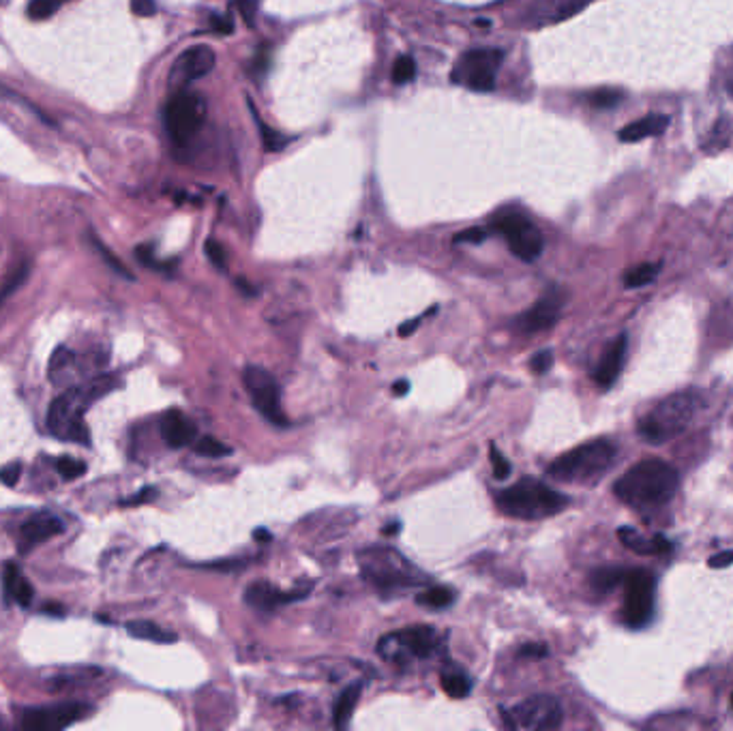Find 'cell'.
<instances>
[{
  "instance_id": "6da1fadb",
  "label": "cell",
  "mask_w": 733,
  "mask_h": 731,
  "mask_svg": "<svg viewBox=\"0 0 733 731\" xmlns=\"http://www.w3.org/2000/svg\"><path fill=\"white\" fill-rule=\"evenodd\" d=\"M678 483V472L669 463L661 459H646L616 480L614 494L637 510L658 509L673 498Z\"/></svg>"
},
{
  "instance_id": "7a4b0ae2",
  "label": "cell",
  "mask_w": 733,
  "mask_h": 731,
  "mask_svg": "<svg viewBox=\"0 0 733 731\" xmlns=\"http://www.w3.org/2000/svg\"><path fill=\"white\" fill-rule=\"evenodd\" d=\"M495 504L502 513L512 519L536 521L562 513L567 509L568 498L541 480L521 478L511 487L500 489L495 494Z\"/></svg>"
},
{
  "instance_id": "3957f363",
  "label": "cell",
  "mask_w": 733,
  "mask_h": 731,
  "mask_svg": "<svg viewBox=\"0 0 733 731\" xmlns=\"http://www.w3.org/2000/svg\"><path fill=\"white\" fill-rule=\"evenodd\" d=\"M616 462V446L607 440H592L564 453L552 466L547 474L560 483L590 485L603 478L607 470Z\"/></svg>"
},
{
  "instance_id": "277c9868",
  "label": "cell",
  "mask_w": 733,
  "mask_h": 731,
  "mask_svg": "<svg viewBox=\"0 0 733 731\" xmlns=\"http://www.w3.org/2000/svg\"><path fill=\"white\" fill-rule=\"evenodd\" d=\"M697 399L690 393H678L663 399L650 414L639 422V436L646 442L663 444L682 433L693 421Z\"/></svg>"
},
{
  "instance_id": "5b68a950",
  "label": "cell",
  "mask_w": 733,
  "mask_h": 731,
  "mask_svg": "<svg viewBox=\"0 0 733 731\" xmlns=\"http://www.w3.org/2000/svg\"><path fill=\"white\" fill-rule=\"evenodd\" d=\"M88 406H91V401H88L82 386H69L52 401L48 410V430L59 440L88 444L91 442V433H88L82 419Z\"/></svg>"
},
{
  "instance_id": "8992f818",
  "label": "cell",
  "mask_w": 733,
  "mask_h": 731,
  "mask_svg": "<svg viewBox=\"0 0 733 731\" xmlns=\"http://www.w3.org/2000/svg\"><path fill=\"white\" fill-rule=\"evenodd\" d=\"M439 650H442V635L433 626L427 624L397 631V633L382 637L378 644L380 655L384 659L397 663L410 659V656H415V659H431Z\"/></svg>"
},
{
  "instance_id": "52a82bcc",
  "label": "cell",
  "mask_w": 733,
  "mask_h": 731,
  "mask_svg": "<svg viewBox=\"0 0 733 731\" xmlns=\"http://www.w3.org/2000/svg\"><path fill=\"white\" fill-rule=\"evenodd\" d=\"M360 566L365 577L384 592L416 583L412 564L392 550H369L360 560Z\"/></svg>"
},
{
  "instance_id": "ba28073f",
  "label": "cell",
  "mask_w": 733,
  "mask_h": 731,
  "mask_svg": "<svg viewBox=\"0 0 733 731\" xmlns=\"http://www.w3.org/2000/svg\"><path fill=\"white\" fill-rule=\"evenodd\" d=\"M206 116V103L197 92L181 91L167 101L164 120L170 138L176 144H187L196 138Z\"/></svg>"
},
{
  "instance_id": "9c48e42d",
  "label": "cell",
  "mask_w": 733,
  "mask_h": 731,
  "mask_svg": "<svg viewBox=\"0 0 733 731\" xmlns=\"http://www.w3.org/2000/svg\"><path fill=\"white\" fill-rule=\"evenodd\" d=\"M502 54L500 50H470L455 65L450 80L455 84L470 88L476 92H491L495 88V77L500 71Z\"/></svg>"
},
{
  "instance_id": "30bf717a",
  "label": "cell",
  "mask_w": 733,
  "mask_h": 731,
  "mask_svg": "<svg viewBox=\"0 0 733 731\" xmlns=\"http://www.w3.org/2000/svg\"><path fill=\"white\" fill-rule=\"evenodd\" d=\"M564 712L556 697L536 695L517 703L509 710H502V720L511 729L523 731H549L562 725Z\"/></svg>"
},
{
  "instance_id": "8fae6325",
  "label": "cell",
  "mask_w": 733,
  "mask_h": 731,
  "mask_svg": "<svg viewBox=\"0 0 733 731\" xmlns=\"http://www.w3.org/2000/svg\"><path fill=\"white\" fill-rule=\"evenodd\" d=\"M624 605H622V620L631 629H641L650 623L654 612V592L656 579L646 568L626 571L624 575Z\"/></svg>"
},
{
  "instance_id": "7c38bea8",
  "label": "cell",
  "mask_w": 733,
  "mask_h": 731,
  "mask_svg": "<svg viewBox=\"0 0 733 731\" xmlns=\"http://www.w3.org/2000/svg\"><path fill=\"white\" fill-rule=\"evenodd\" d=\"M494 228L506 238L512 255H517L523 262H534L541 258L544 247L543 234L526 215L517 211L500 213L494 219Z\"/></svg>"
},
{
  "instance_id": "4fadbf2b",
  "label": "cell",
  "mask_w": 733,
  "mask_h": 731,
  "mask_svg": "<svg viewBox=\"0 0 733 731\" xmlns=\"http://www.w3.org/2000/svg\"><path fill=\"white\" fill-rule=\"evenodd\" d=\"M243 382L251 401H254L255 410L266 421H270L272 425L286 427L287 419L284 416V412H281L279 384H277L275 375L266 372L264 367H258V365H247L243 372Z\"/></svg>"
},
{
  "instance_id": "5bb4252c",
  "label": "cell",
  "mask_w": 733,
  "mask_h": 731,
  "mask_svg": "<svg viewBox=\"0 0 733 731\" xmlns=\"http://www.w3.org/2000/svg\"><path fill=\"white\" fill-rule=\"evenodd\" d=\"M86 710L88 708L82 706V703H60V706L28 710V712L24 714L22 727L26 731L65 729L76 723V720L84 719V712H86Z\"/></svg>"
},
{
  "instance_id": "9a60e30c",
  "label": "cell",
  "mask_w": 733,
  "mask_h": 731,
  "mask_svg": "<svg viewBox=\"0 0 733 731\" xmlns=\"http://www.w3.org/2000/svg\"><path fill=\"white\" fill-rule=\"evenodd\" d=\"M217 56L208 45H193L178 56L174 67H172L170 82L172 86H185L189 82L200 80L213 71Z\"/></svg>"
},
{
  "instance_id": "2e32d148",
  "label": "cell",
  "mask_w": 733,
  "mask_h": 731,
  "mask_svg": "<svg viewBox=\"0 0 733 731\" xmlns=\"http://www.w3.org/2000/svg\"><path fill=\"white\" fill-rule=\"evenodd\" d=\"M564 299H567V296H564L562 290H549L532 309H528L523 316H520L517 324H520L521 331L530 335V333H543L547 331V328H552L553 324L558 322L560 311H562L564 307Z\"/></svg>"
},
{
  "instance_id": "e0dca14e",
  "label": "cell",
  "mask_w": 733,
  "mask_h": 731,
  "mask_svg": "<svg viewBox=\"0 0 733 731\" xmlns=\"http://www.w3.org/2000/svg\"><path fill=\"white\" fill-rule=\"evenodd\" d=\"M309 590H290V592H284V590L270 586V583H254L245 590V603L249 607L258 609V612H272L279 605L292 603L296 598H305Z\"/></svg>"
},
{
  "instance_id": "ac0fdd59",
  "label": "cell",
  "mask_w": 733,
  "mask_h": 731,
  "mask_svg": "<svg viewBox=\"0 0 733 731\" xmlns=\"http://www.w3.org/2000/svg\"><path fill=\"white\" fill-rule=\"evenodd\" d=\"M161 436H164V440L170 448H182L196 442L197 427L196 422H193L189 416L182 414V412L170 410L164 419H161Z\"/></svg>"
},
{
  "instance_id": "d6986e66",
  "label": "cell",
  "mask_w": 733,
  "mask_h": 731,
  "mask_svg": "<svg viewBox=\"0 0 733 731\" xmlns=\"http://www.w3.org/2000/svg\"><path fill=\"white\" fill-rule=\"evenodd\" d=\"M65 532V526L59 517L50 515V513H39L35 515L33 519H28L22 526V542H20V551L26 553L30 547H36L39 542L52 539V536H59Z\"/></svg>"
},
{
  "instance_id": "ffe728a7",
  "label": "cell",
  "mask_w": 733,
  "mask_h": 731,
  "mask_svg": "<svg viewBox=\"0 0 733 731\" xmlns=\"http://www.w3.org/2000/svg\"><path fill=\"white\" fill-rule=\"evenodd\" d=\"M626 346H628L626 335H620L609 348H607V352L603 354V358H600V363L596 365L594 380L600 389L607 390L617 378H620V372H622V367H624V360H626Z\"/></svg>"
},
{
  "instance_id": "44dd1931",
  "label": "cell",
  "mask_w": 733,
  "mask_h": 731,
  "mask_svg": "<svg viewBox=\"0 0 733 731\" xmlns=\"http://www.w3.org/2000/svg\"><path fill=\"white\" fill-rule=\"evenodd\" d=\"M667 127H669V116H663V114H650V116H643V118L635 120V123L626 125V127L622 129L617 135H620L622 142L631 144V142H639V140H643V138H652V135H661Z\"/></svg>"
},
{
  "instance_id": "7402d4cb",
  "label": "cell",
  "mask_w": 733,
  "mask_h": 731,
  "mask_svg": "<svg viewBox=\"0 0 733 731\" xmlns=\"http://www.w3.org/2000/svg\"><path fill=\"white\" fill-rule=\"evenodd\" d=\"M617 536H620V541L624 542L628 550L639 553V556H652V553H665L672 550V545H669V541L665 536L656 534L654 539H646V536L639 534L635 527H620Z\"/></svg>"
},
{
  "instance_id": "603a6c76",
  "label": "cell",
  "mask_w": 733,
  "mask_h": 731,
  "mask_svg": "<svg viewBox=\"0 0 733 731\" xmlns=\"http://www.w3.org/2000/svg\"><path fill=\"white\" fill-rule=\"evenodd\" d=\"M48 369H50L48 378L52 380V384L67 386V389H69V386L73 384V380H76V375H77L76 354H73L71 349H67V348H59L54 354H52Z\"/></svg>"
},
{
  "instance_id": "cb8c5ba5",
  "label": "cell",
  "mask_w": 733,
  "mask_h": 731,
  "mask_svg": "<svg viewBox=\"0 0 733 731\" xmlns=\"http://www.w3.org/2000/svg\"><path fill=\"white\" fill-rule=\"evenodd\" d=\"M4 597L7 600H15L20 607H28L33 603L35 588L26 582L18 564H7L4 568Z\"/></svg>"
},
{
  "instance_id": "d4e9b609",
  "label": "cell",
  "mask_w": 733,
  "mask_h": 731,
  "mask_svg": "<svg viewBox=\"0 0 733 731\" xmlns=\"http://www.w3.org/2000/svg\"><path fill=\"white\" fill-rule=\"evenodd\" d=\"M127 633L135 639H146V641H157V644H172L178 637L172 633V631L164 629V626L149 623V620H133V623H127Z\"/></svg>"
},
{
  "instance_id": "484cf974",
  "label": "cell",
  "mask_w": 733,
  "mask_h": 731,
  "mask_svg": "<svg viewBox=\"0 0 733 731\" xmlns=\"http://www.w3.org/2000/svg\"><path fill=\"white\" fill-rule=\"evenodd\" d=\"M439 682H442L444 693H447L450 699H463L472 691V680H470V676L465 671L457 670V667L444 670L442 676H439Z\"/></svg>"
},
{
  "instance_id": "4316f807",
  "label": "cell",
  "mask_w": 733,
  "mask_h": 731,
  "mask_svg": "<svg viewBox=\"0 0 733 731\" xmlns=\"http://www.w3.org/2000/svg\"><path fill=\"white\" fill-rule=\"evenodd\" d=\"M360 691H363V687H360V684H354V687H348L342 693L337 706H334V727L337 729H343L345 725L350 723L356 706H358Z\"/></svg>"
},
{
  "instance_id": "83f0119b",
  "label": "cell",
  "mask_w": 733,
  "mask_h": 731,
  "mask_svg": "<svg viewBox=\"0 0 733 731\" xmlns=\"http://www.w3.org/2000/svg\"><path fill=\"white\" fill-rule=\"evenodd\" d=\"M416 603L429 609H447L448 605L455 603V590L447 586L429 588L416 597Z\"/></svg>"
},
{
  "instance_id": "f1b7e54d",
  "label": "cell",
  "mask_w": 733,
  "mask_h": 731,
  "mask_svg": "<svg viewBox=\"0 0 733 731\" xmlns=\"http://www.w3.org/2000/svg\"><path fill=\"white\" fill-rule=\"evenodd\" d=\"M84 393H86L88 401H97L101 399V397H106L112 393V390L118 389V378L117 375H109V374H103V375H97V378H93L91 382L82 386Z\"/></svg>"
},
{
  "instance_id": "f546056e",
  "label": "cell",
  "mask_w": 733,
  "mask_h": 731,
  "mask_svg": "<svg viewBox=\"0 0 733 731\" xmlns=\"http://www.w3.org/2000/svg\"><path fill=\"white\" fill-rule=\"evenodd\" d=\"M626 571L622 568H600V571L592 573V586H594L596 592H609L614 590L617 583L624 582Z\"/></svg>"
},
{
  "instance_id": "4dcf8cb0",
  "label": "cell",
  "mask_w": 733,
  "mask_h": 731,
  "mask_svg": "<svg viewBox=\"0 0 733 731\" xmlns=\"http://www.w3.org/2000/svg\"><path fill=\"white\" fill-rule=\"evenodd\" d=\"M658 270H661V264H641L635 266L632 270H628L624 277V285L626 288H643V285L652 284L656 279Z\"/></svg>"
},
{
  "instance_id": "1f68e13d",
  "label": "cell",
  "mask_w": 733,
  "mask_h": 731,
  "mask_svg": "<svg viewBox=\"0 0 733 731\" xmlns=\"http://www.w3.org/2000/svg\"><path fill=\"white\" fill-rule=\"evenodd\" d=\"M193 451L202 457H225L232 453V448L225 446V444L222 440H217V438L204 436L200 438V440L193 442Z\"/></svg>"
},
{
  "instance_id": "d6a6232c",
  "label": "cell",
  "mask_w": 733,
  "mask_h": 731,
  "mask_svg": "<svg viewBox=\"0 0 733 731\" xmlns=\"http://www.w3.org/2000/svg\"><path fill=\"white\" fill-rule=\"evenodd\" d=\"M416 76V62L412 56H399L392 67V80L395 84H407V82L415 80Z\"/></svg>"
},
{
  "instance_id": "836d02e7",
  "label": "cell",
  "mask_w": 733,
  "mask_h": 731,
  "mask_svg": "<svg viewBox=\"0 0 733 731\" xmlns=\"http://www.w3.org/2000/svg\"><path fill=\"white\" fill-rule=\"evenodd\" d=\"M62 0H30L28 18L30 20H48L59 12Z\"/></svg>"
},
{
  "instance_id": "e575fe53",
  "label": "cell",
  "mask_w": 733,
  "mask_h": 731,
  "mask_svg": "<svg viewBox=\"0 0 733 731\" xmlns=\"http://www.w3.org/2000/svg\"><path fill=\"white\" fill-rule=\"evenodd\" d=\"M56 470H59V474L65 480H76L84 477V472H86V463L80 462V459H73V457H60L59 462H56Z\"/></svg>"
},
{
  "instance_id": "d590c367",
  "label": "cell",
  "mask_w": 733,
  "mask_h": 731,
  "mask_svg": "<svg viewBox=\"0 0 733 731\" xmlns=\"http://www.w3.org/2000/svg\"><path fill=\"white\" fill-rule=\"evenodd\" d=\"M622 97H624V95H622V92H616V91H596L588 97V101L592 103V108L611 109L622 101Z\"/></svg>"
},
{
  "instance_id": "8d00e7d4",
  "label": "cell",
  "mask_w": 733,
  "mask_h": 731,
  "mask_svg": "<svg viewBox=\"0 0 733 731\" xmlns=\"http://www.w3.org/2000/svg\"><path fill=\"white\" fill-rule=\"evenodd\" d=\"M489 453H491V470H494V478H497V480L509 478L511 472H512V466H511L509 459H506L504 453L497 451L495 446H491Z\"/></svg>"
},
{
  "instance_id": "74e56055",
  "label": "cell",
  "mask_w": 733,
  "mask_h": 731,
  "mask_svg": "<svg viewBox=\"0 0 733 731\" xmlns=\"http://www.w3.org/2000/svg\"><path fill=\"white\" fill-rule=\"evenodd\" d=\"M260 132H262V142H264L266 150H281L287 144L286 135H281L275 129L266 127V125L260 123Z\"/></svg>"
},
{
  "instance_id": "f35d334b",
  "label": "cell",
  "mask_w": 733,
  "mask_h": 731,
  "mask_svg": "<svg viewBox=\"0 0 733 731\" xmlns=\"http://www.w3.org/2000/svg\"><path fill=\"white\" fill-rule=\"evenodd\" d=\"M93 245H95V247H97V252L103 255V260H106V262H108L109 266H112V269H114V270H117V273H118V275H123V277H125V279H133V275H131V273H129V270H127V269H125V264H123V262H120V260H118V258H114V255H112V253H109V249L106 247V245H103V243H101V240L93 238Z\"/></svg>"
},
{
  "instance_id": "ab89813d",
  "label": "cell",
  "mask_w": 733,
  "mask_h": 731,
  "mask_svg": "<svg viewBox=\"0 0 733 731\" xmlns=\"http://www.w3.org/2000/svg\"><path fill=\"white\" fill-rule=\"evenodd\" d=\"M552 365H553V354H552V349H543V352H536L532 357V360H530V369H532V374H536V375H544L549 372V369H552Z\"/></svg>"
},
{
  "instance_id": "60d3db41",
  "label": "cell",
  "mask_w": 733,
  "mask_h": 731,
  "mask_svg": "<svg viewBox=\"0 0 733 731\" xmlns=\"http://www.w3.org/2000/svg\"><path fill=\"white\" fill-rule=\"evenodd\" d=\"M269 62H270V50L269 45L266 48H260L258 54L251 60V76H266L269 71Z\"/></svg>"
},
{
  "instance_id": "b9f144b4",
  "label": "cell",
  "mask_w": 733,
  "mask_h": 731,
  "mask_svg": "<svg viewBox=\"0 0 733 731\" xmlns=\"http://www.w3.org/2000/svg\"><path fill=\"white\" fill-rule=\"evenodd\" d=\"M20 474H22V463H9L0 470V483L7 485V487H15V483L20 480Z\"/></svg>"
},
{
  "instance_id": "7bdbcfd3",
  "label": "cell",
  "mask_w": 733,
  "mask_h": 731,
  "mask_svg": "<svg viewBox=\"0 0 733 731\" xmlns=\"http://www.w3.org/2000/svg\"><path fill=\"white\" fill-rule=\"evenodd\" d=\"M206 255H208V260H211V262L217 266V269H223L225 266V252H223V247L222 245L217 243V240H206Z\"/></svg>"
},
{
  "instance_id": "ee69618b",
  "label": "cell",
  "mask_w": 733,
  "mask_h": 731,
  "mask_svg": "<svg viewBox=\"0 0 733 731\" xmlns=\"http://www.w3.org/2000/svg\"><path fill=\"white\" fill-rule=\"evenodd\" d=\"M131 12L140 18H150L157 13V3L155 0H131Z\"/></svg>"
},
{
  "instance_id": "f6af8a7d",
  "label": "cell",
  "mask_w": 733,
  "mask_h": 731,
  "mask_svg": "<svg viewBox=\"0 0 733 731\" xmlns=\"http://www.w3.org/2000/svg\"><path fill=\"white\" fill-rule=\"evenodd\" d=\"M157 495V489L155 487H144L142 492H138L135 495H131V498L123 500V506H138V504H144V502H150Z\"/></svg>"
},
{
  "instance_id": "bcb514c9",
  "label": "cell",
  "mask_w": 733,
  "mask_h": 731,
  "mask_svg": "<svg viewBox=\"0 0 733 731\" xmlns=\"http://www.w3.org/2000/svg\"><path fill=\"white\" fill-rule=\"evenodd\" d=\"M489 237V234H487V229H468V232H462V234H457V237H455V243H474V245H479V243H483V240Z\"/></svg>"
},
{
  "instance_id": "7dc6e473",
  "label": "cell",
  "mask_w": 733,
  "mask_h": 731,
  "mask_svg": "<svg viewBox=\"0 0 733 731\" xmlns=\"http://www.w3.org/2000/svg\"><path fill=\"white\" fill-rule=\"evenodd\" d=\"M521 659H543L547 656V646L544 644H526L520 650Z\"/></svg>"
},
{
  "instance_id": "c3c4849f",
  "label": "cell",
  "mask_w": 733,
  "mask_h": 731,
  "mask_svg": "<svg viewBox=\"0 0 733 731\" xmlns=\"http://www.w3.org/2000/svg\"><path fill=\"white\" fill-rule=\"evenodd\" d=\"M213 24H214V30H219V33L228 35V33H232V30H234L232 15H223V18H219V15H214Z\"/></svg>"
},
{
  "instance_id": "681fc988",
  "label": "cell",
  "mask_w": 733,
  "mask_h": 731,
  "mask_svg": "<svg viewBox=\"0 0 733 731\" xmlns=\"http://www.w3.org/2000/svg\"><path fill=\"white\" fill-rule=\"evenodd\" d=\"M729 564H733V551H722L710 558L712 568H725V566H729Z\"/></svg>"
},
{
  "instance_id": "f907efd6",
  "label": "cell",
  "mask_w": 733,
  "mask_h": 731,
  "mask_svg": "<svg viewBox=\"0 0 733 731\" xmlns=\"http://www.w3.org/2000/svg\"><path fill=\"white\" fill-rule=\"evenodd\" d=\"M238 9H240V13H243L245 22L251 24V20H254V9H255L254 0H238Z\"/></svg>"
},
{
  "instance_id": "816d5d0a",
  "label": "cell",
  "mask_w": 733,
  "mask_h": 731,
  "mask_svg": "<svg viewBox=\"0 0 733 731\" xmlns=\"http://www.w3.org/2000/svg\"><path fill=\"white\" fill-rule=\"evenodd\" d=\"M421 322H423V316L412 317L410 322H407V324H403V326H399V335H401V337H410L412 333H415L416 328L421 326Z\"/></svg>"
},
{
  "instance_id": "f5cc1de1",
  "label": "cell",
  "mask_w": 733,
  "mask_h": 731,
  "mask_svg": "<svg viewBox=\"0 0 733 731\" xmlns=\"http://www.w3.org/2000/svg\"><path fill=\"white\" fill-rule=\"evenodd\" d=\"M407 390H410V382H407V380H401V382H395V386H392V393L397 397L407 395Z\"/></svg>"
},
{
  "instance_id": "db71d44e",
  "label": "cell",
  "mask_w": 733,
  "mask_h": 731,
  "mask_svg": "<svg viewBox=\"0 0 733 731\" xmlns=\"http://www.w3.org/2000/svg\"><path fill=\"white\" fill-rule=\"evenodd\" d=\"M65 609L60 607V605H45L44 607V614H50V615H62Z\"/></svg>"
},
{
  "instance_id": "11a10c76",
  "label": "cell",
  "mask_w": 733,
  "mask_h": 731,
  "mask_svg": "<svg viewBox=\"0 0 733 731\" xmlns=\"http://www.w3.org/2000/svg\"><path fill=\"white\" fill-rule=\"evenodd\" d=\"M237 285H238V290H243V292H245V294H249V296H254V294H255V290L251 288V284H247V281L238 279V281H237Z\"/></svg>"
},
{
  "instance_id": "9f6ffc18",
  "label": "cell",
  "mask_w": 733,
  "mask_h": 731,
  "mask_svg": "<svg viewBox=\"0 0 733 731\" xmlns=\"http://www.w3.org/2000/svg\"><path fill=\"white\" fill-rule=\"evenodd\" d=\"M254 539H258V541H270V532L264 530V527H260V530L254 532Z\"/></svg>"
},
{
  "instance_id": "6f0895ef",
  "label": "cell",
  "mask_w": 733,
  "mask_h": 731,
  "mask_svg": "<svg viewBox=\"0 0 733 731\" xmlns=\"http://www.w3.org/2000/svg\"><path fill=\"white\" fill-rule=\"evenodd\" d=\"M395 532H399V524H391V527H384V534H395Z\"/></svg>"
},
{
  "instance_id": "680465c9",
  "label": "cell",
  "mask_w": 733,
  "mask_h": 731,
  "mask_svg": "<svg viewBox=\"0 0 733 731\" xmlns=\"http://www.w3.org/2000/svg\"><path fill=\"white\" fill-rule=\"evenodd\" d=\"M731 706H733V695H731Z\"/></svg>"
},
{
  "instance_id": "91938a15",
  "label": "cell",
  "mask_w": 733,
  "mask_h": 731,
  "mask_svg": "<svg viewBox=\"0 0 733 731\" xmlns=\"http://www.w3.org/2000/svg\"><path fill=\"white\" fill-rule=\"evenodd\" d=\"M62 3H67V0H62Z\"/></svg>"
}]
</instances>
